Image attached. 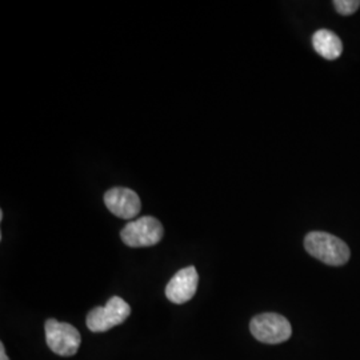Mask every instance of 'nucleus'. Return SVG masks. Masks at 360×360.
Masks as SVG:
<instances>
[{"instance_id":"7ed1b4c3","label":"nucleus","mask_w":360,"mask_h":360,"mask_svg":"<svg viewBox=\"0 0 360 360\" xmlns=\"http://www.w3.org/2000/svg\"><path fill=\"white\" fill-rule=\"evenodd\" d=\"M163 226L158 219L143 217L126 224L120 232V238L124 245L138 248L158 245L163 238Z\"/></svg>"},{"instance_id":"9d476101","label":"nucleus","mask_w":360,"mask_h":360,"mask_svg":"<svg viewBox=\"0 0 360 360\" xmlns=\"http://www.w3.org/2000/svg\"><path fill=\"white\" fill-rule=\"evenodd\" d=\"M0 360H10L7 354H6V348H4L3 343H0Z\"/></svg>"},{"instance_id":"f257e3e1","label":"nucleus","mask_w":360,"mask_h":360,"mask_svg":"<svg viewBox=\"0 0 360 360\" xmlns=\"http://www.w3.org/2000/svg\"><path fill=\"white\" fill-rule=\"evenodd\" d=\"M304 248L311 257L328 266H343L351 257L348 245L327 232H309L304 239Z\"/></svg>"},{"instance_id":"6e6552de","label":"nucleus","mask_w":360,"mask_h":360,"mask_svg":"<svg viewBox=\"0 0 360 360\" xmlns=\"http://www.w3.org/2000/svg\"><path fill=\"white\" fill-rule=\"evenodd\" d=\"M315 51L327 60L338 59L343 52V44L339 37L330 30H319L312 37Z\"/></svg>"},{"instance_id":"1a4fd4ad","label":"nucleus","mask_w":360,"mask_h":360,"mask_svg":"<svg viewBox=\"0 0 360 360\" xmlns=\"http://www.w3.org/2000/svg\"><path fill=\"white\" fill-rule=\"evenodd\" d=\"M334 7L340 15H352L358 11L360 0H335Z\"/></svg>"},{"instance_id":"39448f33","label":"nucleus","mask_w":360,"mask_h":360,"mask_svg":"<svg viewBox=\"0 0 360 360\" xmlns=\"http://www.w3.org/2000/svg\"><path fill=\"white\" fill-rule=\"evenodd\" d=\"M46 342L52 352L60 356H74L82 343L77 328L68 323L49 319L46 322Z\"/></svg>"},{"instance_id":"423d86ee","label":"nucleus","mask_w":360,"mask_h":360,"mask_svg":"<svg viewBox=\"0 0 360 360\" xmlns=\"http://www.w3.org/2000/svg\"><path fill=\"white\" fill-rule=\"evenodd\" d=\"M104 205L115 217L120 219L135 218L142 208L139 195L124 187H114L104 195Z\"/></svg>"},{"instance_id":"f03ea898","label":"nucleus","mask_w":360,"mask_h":360,"mask_svg":"<svg viewBox=\"0 0 360 360\" xmlns=\"http://www.w3.org/2000/svg\"><path fill=\"white\" fill-rule=\"evenodd\" d=\"M250 330L254 338L267 345H279L290 339L292 328L290 322L279 314H260L251 323Z\"/></svg>"},{"instance_id":"20e7f679","label":"nucleus","mask_w":360,"mask_h":360,"mask_svg":"<svg viewBox=\"0 0 360 360\" xmlns=\"http://www.w3.org/2000/svg\"><path fill=\"white\" fill-rule=\"evenodd\" d=\"M131 314L129 303L112 296L104 307H96L87 315V327L92 333H105L124 322Z\"/></svg>"},{"instance_id":"0eeeda50","label":"nucleus","mask_w":360,"mask_h":360,"mask_svg":"<svg viewBox=\"0 0 360 360\" xmlns=\"http://www.w3.org/2000/svg\"><path fill=\"white\" fill-rule=\"evenodd\" d=\"M199 283L198 271L193 266L178 271L166 287L168 300L175 304H183L193 299Z\"/></svg>"}]
</instances>
